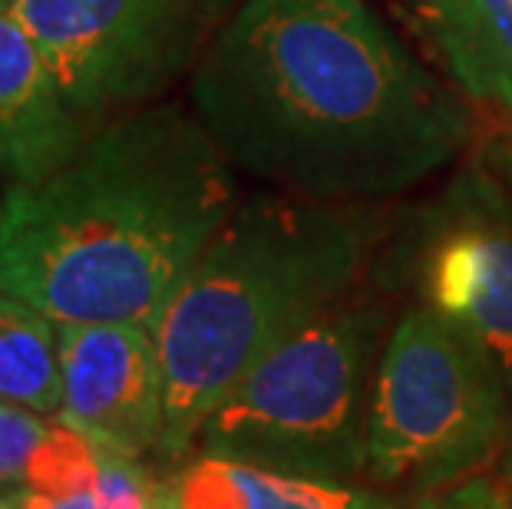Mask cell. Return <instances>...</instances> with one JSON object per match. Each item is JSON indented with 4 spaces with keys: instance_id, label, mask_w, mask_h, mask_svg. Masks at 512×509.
Returning <instances> with one entry per match:
<instances>
[{
    "instance_id": "13",
    "label": "cell",
    "mask_w": 512,
    "mask_h": 509,
    "mask_svg": "<svg viewBox=\"0 0 512 509\" xmlns=\"http://www.w3.org/2000/svg\"><path fill=\"white\" fill-rule=\"evenodd\" d=\"M57 420L0 400V486H24Z\"/></svg>"
},
{
    "instance_id": "7",
    "label": "cell",
    "mask_w": 512,
    "mask_h": 509,
    "mask_svg": "<svg viewBox=\"0 0 512 509\" xmlns=\"http://www.w3.org/2000/svg\"><path fill=\"white\" fill-rule=\"evenodd\" d=\"M417 275L423 305L470 331L512 377V186L486 159L427 205Z\"/></svg>"
},
{
    "instance_id": "16",
    "label": "cell",
    "mask_w": 512,
    "mask_h": 509,
    "mask_svg": "<svg viewBox=\"0 0 512 509\" xmlns=\"http://www.w3.org/2000/svg\"><path fill=\"white\" fill-rule=\"evenodd\" d=\"M0 509H96L93 490L50 493L34 486H0Z\"/></svg>"
},
{
    "instance_id": "9",
    "label": "cell",
    "mask_w": 512,
    "mask_h": 509,
    "mask_svg": "<svg viewBox=\"0 0 512 509\" xmlns=\"http://www.w3.org/2000/svg\"><path fill=\"white\" fill-rule=\"evenodd\" d=\"M34 37L0 4V179L30 182L63 166L93 133Z\"/></svg>"
},
{
    "instance_id": "12",
    "label": "cell",
    "mask_w": 512,
    "mask_h": 509,
    "mask_svg": "<svg viewBox=\"0 0 512 509\" xmlns=\"http://www.w3.org/2000/svg\"><path fill=\"white\" fill-rule=\"evenodd\" d=\"M0 400L50 417L63 407L57 321L10 291H0Z\"/></svg>"
},
{
    "instance_id": "14",
    "label": "cell",
    "mask_w": 512,
    "mask_h": 509,
    "mask_svg": "<svg viewBox=\"0 0 512 509\" xmlns=\"http://www.w3.org/2000/svg\"><path fill=\"white\" fill-rule=\"evenodd\" d=\"M93 500L96 509H156L159 486L143 473L136 457L100 447Z\"/></svg>"
},
{
    "instance_id": "15",
    "label": "cell",
    "mask_w": 512,
    "mask_h": 509,
    "mask_svg": "<svg viewBox=\"0 0 512 509\" xmlns=\"http://www.w3.org/2000/svg\"><path fill=\"white\" fill-rule=\"evenodd\" d=\"M410 509H512V496L493 480L470 476L463 483L440 486L437 493L423 496Z\"/></svg>"
},
{
    "instance_id": "17",
    "label": "cell",
    "mask_w": 512,
    "mask_h": 509,
    "mask_svg": "<svg viewBox=\"0 0 512 509\" xmlns=\"http://www.w3.org/2000/svg\"><path fill=\"white\" fill-rule=\"evenodd\" d=\"M483 159L512 186V126L506 129V133H499L493 143L483 149Z\"/></svg>"
},
{
    "instance_id": "1",
    "label": "cell",
    "mask_w": 512,
    "mask_h": 509,
    "mask_svg": "<svg viewBox=\"0 0 512 509\" xmlns=\"http://www.w3.org/2000/svg\"><path fill=\"white\" fill-rule=\"evenodd\" d=\"M235 169L288 196L377 205L456 166L473 103L370 0H242L189 77Z\"/></svg>"
},
{
    "instance_id": "10",
    "label": "cell",
    "mask_w": 512,
    "mask_h": 509,
    "mask_svg": "<svg viewBox=\"0 0 512 509\" xmlns=\"http://www.w3.org/2000/svg\"><path fill=\"white\" fill-rule=\"evenodd\" d=\"M417 20L446 80L512 116V0H417Z\"/></svg>"
},
{
    "instance_id": "18",
    "label": "cell",
    "mask_w": 512,
    "mask_h": 509,
    "mask_svg": "<svg viewBox=\"0 0 512 509\" xmlns=\"http://www.w3.org/2000/svg\"><path fill=\"white\" fill-rule=\"evenodd\" d=\"M509 391H512V377H509ZM506 476L512 480V427H509V443H506Z\"/></svg>"
},
{
    "instance_id": "4",
    "label": "cell",
    "mask_w": 512,
    "mask_h": 509,
    "mask_svg": "<svg viewBox=\"0 0 512 509\" xmlns=\"http://www.w3.org/2000/svg\"><path fill=\"white\" fill-rule=\"evenodd\" d=\"M394 328L377 295H347L238 381L195 447L252 467L354 483L367 473L374 377Z\"/></svg>"
},
{
    "instance_id": "8",
    "label": "cell",
    "mask_w": 512,
    "mask_h": 509,
    "mask_svg": "<svg viewBox=\"0 0 512 509\" xmlns=\"http://www.w3.org/2000/svg\"><path fill=\"white\" fill-rule=\"evenodd\" d=\"M60 417L106 450L143 457L162 447L166 384L156 334L133 321H57Z\"/></svg>"
},
{
    "instance_id": "11",
    "label": "cell",
    "mask_w": 512,
    "mask_h": 509,
    "mask_svg": "<svg viewBox=\"0 0 512 509\" xmlns=\"http://www.w3.org/2000/svg\"><path fill=\"white\" fill-rule=\"evenodd\" d=\"M162 496L179 509H394V500L357 483L291 476L202 453Z\"/></svg>"
},
{
    "instance_id": "19",
    "label": "cell",
    "mask_w": 512,
    "mask_h": 509,
    "mask_svg": "<svg viewBox=\"0 0 512 509\" xmlns=\"http://www.w3.org/2000/svg\"><path fill=\"white\" fill-rule=\"evenodd\" d=\"M156 509H179V506H172L166 496H162V486H159V503H156Z\"/></svg>"
},
{
    "instance_id": "20",
    "label": "cell",
    "mask_w": 512,
    "mask_h": 509,
    "mask_svg": "<svg viewBox=\"0 0 512 509\" xmlns=\"http://www.w3.org/2000/svg\"><path fill=\"white\" fill-rule=\"evenodd\" d=\"M4 192H7V182L0 179V209H4Z\"/></svg>"
},
{
    "instance_id": "3",
    "label": "cell",
    "mask_w": 512,
    "mask_h": 509,
    "mask_svg": "<svg viewBox=\"0 0 512 509\" xmlns=\"http://www.w3.org/2000/svg\"><path fill=\"white\" fill-rule=\"evenodd\" d=\"M384 235L377 205L258 189L238 199L152 324L166 384L159 453L182 457L271 348L347 298Z\"/></svg>"
},
{
    "instance_id": "2",
    "label": "cell",
    "mask_w": 512,
    "mask_h": 509,
    "mask_svg": "<svg viewBox=\"0 0 512 509\" xmlns=\"http://www.w3.org/2000/svg\"><path fill=\"white\" fill-rule=\"evenodd\" d=\"M235 166L189 106L103 119L0 209V291L53 321L156 318L238 205Z\"/></svg>"
},
{
    "instance_id": "5",
    "label": "cell",
    "mask_w": 512,
    "mask_h": 509,
    "mask_svg": "<svg viewBox=\"0 0 512 509\" xmlns=\"http://www.w3.org/2000/svg\"><path fill=\"white\" fill-rule=\"evenodd\" d=\"M509 377L430 305L394 321L374 377L367 476L417 490L470 480L509 443Z\"/></svg>"
},
{
    "instance_id": "6",
    "label": "cell",
    "mask_w": 512,
    "mask_h": 509,
    "mask_svg": "<svg viewBox=\"0 0 512 509\" xmlns=\"http://www.w3.org/2000/svg\"><path fill=\"white\" fill-rule=\"evenodd\" d=\"M90 126L159 103L195 73L242 0H0Z\"/></svg>"
}]
</instances>
